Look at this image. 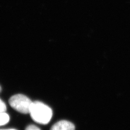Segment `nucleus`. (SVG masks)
<instances>
[{"instance_id": "f257e3e1", "label": "nucleus", "mask_w": 130, "mask_h": 130, "mask_svg": "<svg viewBox=\"0 0 130 130\" xmlns=\"http://www.w3.org/2000/svg\"><path fill=\"white\" fill-rule=\"evenodd\" d=\"M29 114L32 119L36 123L46 125L52 119L53 111L48 106L41 101H35L31 104Z\"/></svg>"}, {"instance_id": "f03ea898", "label": "nucleus", "mask_w": 130, "mask_h": 130, "mask_svg": "<svg viewBox=\"0 0 130 130\" xmlns=\"http://www.w3.org/2000/svg\"><path fill=\"white\" fill-rule=\"evenodd\" d=\"M32 101L26 95L18 94L12 96L9 100L10 106L15 110L21 113H29Z\"/></svg>"}, {"instance_id": "7ed1b4c3", "label": "nucleus", "mask_w": 130, "mask_h": 130, "mask_svg": "<svg viewBox=\"0 0 130 130\" xmlns=\"http://www.w3.org/2000/svg\"><path fill=\"white\" fill-rule=\"evenodd\" d=\"M50 130H75V126L67 120H60L52 126Z\"/></svg>"}, {"instance_id": "20e7f679", "label": "nucleus", "mask_w": 130, "mask_h": 130, "mask_svg": "<svg viewBox=\"0 0 130 130\" xmlns=\"http://www.w3.org/2000/svg\"><path fill=\"white\" fill-rule=\"evenodd\" d=\"M9 116L6 112L0 113V126L5 125L9 121Z\"/></svg>"}, {"instance_id": "39448f33", "label": "nucleus", "mask_w": 130, "mask_h": 130, "mask_svg": "<svg viewBox=\"0 0 130 130\" xmlns=\"http://www.w3.org/2000/svg\"><path fill=\"white\" fill-rule=\"evenodd\" d=\"M7 110V106L6 104L0 99V113L6 112Z\"/></svg>"}, {"instance_id": "423d86ee", "label": "nucleus", "mask_w": 130, "mask_h": 130, "mask_svg": "<svg viewBox=\"0 0 130 130\" xmlns=\"http://www.w3.org/2000/svg\"><path fill=\"white\" fill-rule=\"evenodd\" d=\"M25 130H41L38 127L34 125H30L26 127Z\"/></svg>"}, {"instance_id": "0eeeda50", "label": "nucleus", "mask_w": 130, "mask_h": 130, "mask_svg": "<svg viewBox=\"0 0 130 130\" xmlns=\"http://www.w3.org/2000/svg\"><path fill=\"white\" fill-rule=\"evenodd\" d=\"M0 130H17L14 128H9V129H0Z\"/></svg>"}, {"instance_id": "6e6552de", "label": "nucleus", "mask_w": 130, "mask_h": 130, "mask_svg": "<svg viewBox=\"0 0 130 130\" xmlns=\"http://www.w3.org/2000/svg\"><path fill=\"white\" fill-rule=\"evenodd\" d=\"M1 91V86H0V92Z\"/></svg>"}]
</instances>
